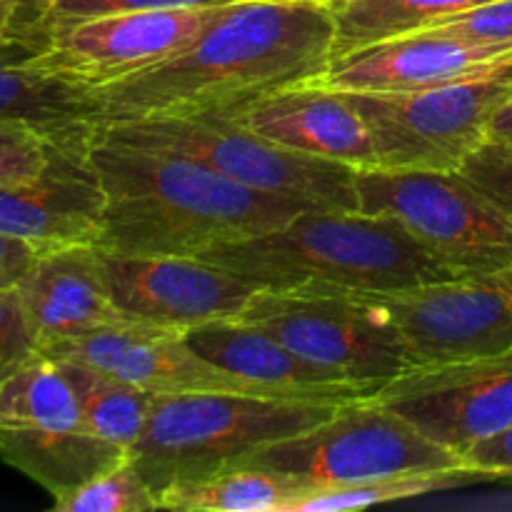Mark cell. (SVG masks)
I'll list each match as a JSON object with an SVG mask.
<instances>
[{"mask_svg":"<svg viewBox=\"0 0 512 512\" xmlns=\"http://www.w3.org/2000/svg\"><path fill=\"white\" fill-rule=\"evenodd\" d=\"M325 0H233L180 55L90 90L100 125L235 113L265 95L323 80L335 53Z\"/></svg>","mask_w":512,"mask_h":512,"instance_id":"obj_1","label":"cell"},{"mask_svg":"<svg viewBox=\"0 0 512 512\" xmlns=\"http://www.w3.org/2000/svg\"><path fill=\"white\" fill-rule=\"evenodd\" d=\"M90 160L105 190L93 243L103 253L198 258L215 245L263 235L303 210H318L250 190L178 155L93 138Z\"/></svg>","mask_w":512,"mask_h":512,"instance_id":"obj_2","label":"cell"},{"mask_svg":"<svg viewBox=\"0 0 512 512\" xmlns=\"http://www.w3.org/2000/svg\"><path fill=\"white\" fill-rule=\"evenodd\" d=\"M255 290L303 295H393L460 278L388 215L303 210L280 228L198 255Z\"/></svg>","mask_w":512,"mask_h":512,"instance_id":"obj_3","label":"cell"},{"mask_svg":"<svg viewBox=\"0 0 512 512\" xmlns=\"http://www.w3.org/2000/svg\"><path fill=\"white\" fill-rule=\"evenodd\" d=\"M335 410L338 405L240 393L155 395L130 463L160 500L173 485L243 463L265 445L315 428Z\"/></svg>","mask_w":512,"mask_h":512,"instance_id":"obj_4","label":"cell"},{"mask_svg":"<svg viewBox=\"0 0 512 512\" xmlns=\"http://www.w3.org/2000/svg\"><path fill=\"white\" fill-rule=\"evenodd\" d=\"M93 138L195 160L245 188L310 208L360 210L358 168L270 143L225 113L123 120L100 125Z\"/></svg>","mask_w":512,"mask_h":512,"instance_id":"obj_5","label":"cell"},{"mask_svg":"<svg viewBox=\"0 0 512 512\" xmlns=\"http://www.w3.org/2000/svg\"><path fill=\"white\" fill-rule=\"evenodd\" d=\"M238 465H260L285 475L305 495L395 475L468 473L458 453L373 398L338 405L320 425L265 445Z\"/></svg>","mask_w":512,"mask_h":512,"instance_id":"obj_6","label":"cell"},{"mask_svg":"<svg viewBox=\"0 0 512 512\" xmlns=\"http://www.w3.org/2000/svg\"><path fill=\"white\" fill-rule=\"evenodd\" d=\"M512 95V55L500 65L410 93H345L373 138L378 168L460 170L488 140Z\"/></svg>","mask_w":512,"mask_h":512,"instance_id":"obj_7","label":"cell"},{"mask_svg":"<svg viewBox=\"0 0 512 512\" xmlns=\"http://www.w3.org/2000/svg\"><path fill=\"white\" fill-rule=\"evenodd\" d=\"M360 213L400 220L465 275L512 268V220L460 170H358Z\"/></svg>","mask_w":512,"mask_h":512,"instance_id":"obj_8","label":"cell"},{"mask_svg":"<svg viewBox=\"0 0 512 512\" xmlns=\"http://www.w3.org/2000/svg\"><path fill=\"white\" fill-rule=\"evenodd\" d=\"M240 320L258 325L298 358L348 383L380 388L418 368L408 340L378 295L255 290Z\"/></svg>","mask_w":512,"mask_h":512,"instance_id":"obj_9","label":"cell"},{"mask_svg":"<svg viewBox=\"0 0 512 512\" xmlns=\"http://www.w3.org/2000/svg\"><path fill=\"white\" fill-rule=\"evenodd\" d=\"M218 8L143 10L55 25L30 58L83 88H105L183 53L213 23Z\"/></svg>","mask_w":512,"mask_h":512,"instance_id":"obj_10","label":"cell"},{"mask_svg":"<svg viewBox=\"0 0 512 512\" xmlns=\"http://www.w3.org/2000/svg\"><path fill=\"white\" fill-rule=\"evenodd\" d=\"M373 400L463 458L512 428V350L423 365L390 380Z\"/></svg>","mask_w":512,"mask_h":512,"instance_id":"obj_11","label":"cell"},{"mask_svg":"<svg viewBox=\"0 0 512 512\" xmlns=\"http://www.w3.org/2000/svg\"><path fill=\"white\" fill-rule=\"evenodd\" d=\"M418 368L512 350V268L380 295Z\"/></svg>","mask_w":512,"mask_h":512,"instance_id":"obj_12","label":"cell"},{"mask_svg":"<svg viewBox=\"0 0 512 512\" xmlns=\"http://www.w3.org/2000/svg\"><path fill=\"white\" fill-rule=\"evenodd\" d=\"M110 298L133 323L185 330L238 318L253 285L220 265L175 255H113L100 250Z\"/></svg>","mask_w":512,"mask_h":512,"instance_id":"obj_13","label":"cell"},{"mask_svg":"<svg viewBox=\"0 0 512 512\" xmlns=\"http://www.w3.org/2000/svg\"><path fill=\"white\" fill-rule=\"evenodd\" d=\"M40 353L90 365L153 395L240 393L273 398L260 385L238 378L195 353L180 330L145 323L110 325L83 338L48 345Z\"/></svg>","mask_w":512,"mask_h":512,"instance_id":"obj_14","label":"cell"},{"mask_svg":"<svg viewBox=\"0 0 512 512\" xmlns=\"http://www.w3.org/2000/svg\"><path fill=\"white\" fill-rule=\"evenodd\" d=\"M103 208L105 190L90 160V145H53L38 178L0 185V233L40 248L95 243Z\"/></svg>","mask_w":512,"mask_h":512,"instance_id":"obj_15","label":"cell"},{"mask_svg":"<svg viewBox=\"0 0 512 512\" xmlns=\"http://www.w3.org/2000/svg\"><path fill=\"white\" fill-rule=\"evenodd\" d=\"M510 48L453 38L435 28L393 35L333 58L323 85L343 93H410L500 65Z\"/></svg>","mask_w":512,"mask_h":512,"instance_id":"obj_16","label":"cell"},{"mask_svg":"<svg viewBox=\"0 0 512 512\" xmlns=\"http://www.w3.org/2000/svg\"><path fill=\"white\" fill-rule=\"evenodd\" d=\"M260 138L295 153L335 160L353 168H378L373 138L343 90L315 83L265 95L235 113H225Z\"/></svg>","mask_w":512,"mask_h":512,"instance_id":"obj_17","label":"cell"},{"mask_svg":"<svg viewBox=\"0 0 512 512\" xmlns=\"http://www.w3.org/2000/svg\"><path fill=\"white\" fill-rule=\"evenodd\" d=\"M185 343L218 368L250 380L280 400L345 405L378 395V388L335 378L298 358L280 340L240 318L210 320L183 333Z\"/></svg>","mask_w":512,"mask_h":512,"instance_id":"obj_18","label":"cell"},{"mask_svg":"<svg viewBox=\"0 0 512 512\" xmlns=\"http://www.w3.org/2000/svg\"><path fill=\"white\" fill-rule=\"evenodd\" d=\"M15 293L40 350L110 325L133 323L110 298L100 250L93 243L43 250Z\"/></svg>","mask_w":512,"mask_h":512,"instance_id":"obj_19","label":"cell"},{"mask_svg":"<svg viewBox=\"0 0 512 512\" xmlns=\"http://www.w3.org/2000/svg\"><path fill=\"white\" fill-rule=\"evenodd\" d=\"M40 45L0 50V123L38 130L55 145L88 148L93 143L95 103L88 88L33 63Z\"/></svg>","mask_w":512,"mask_h":512,"instance_id":"obj_20","label":"cell"},{"mask_svg":"<svg viewBox=\"0 0 512 512\" xmlns=\"http://www.w3.org/2000/svg\"><path fill=\"white\" fill-rule=\"evenodd\" d=\"M305 495L298 483L260 465H230L200 480H185L160 495V510L175 512H293Z\"/></svg>","mask_w":512,"mask_h":512,"instance_id":"obj_21","label":"cell"},{"mask_svg":"<svg viewBox=\"0 0 512 512\" xmlns=\"http://www.w3.org/2000/svg\"><path fill=\"white\" fill-rule=\"evenodd\" d=\"M80 400L85 428L100 440L128 450L148 425L155 395L83 363L58 360Z\"/></svg>","mask_w":512,"mask_h":512,"instance_id":"obj_22","label":"cell"},{"mask_svg":"<svg viewBox=\"0 0 512 512\" xmlns=\"http://www.w3.org/2000/svg\"><path fill=\"white\" fill-rule=\"evenodd\" d=\"M493 0H350L333 8L335 13V53L365 48L393 35L433 28L440 20L468 13Z\"/></svg>","mask_w":512,"mask_h":512,"instance_id":"obj_23","label":"cell"},{"mask_svg":"<svg viewBox=\"0 0 512 512\" xmlns=\"http://www.w3.org/2000/svg\"><path fill=\"white\" fill-rule=\"evenodd\" d=\"M475 478L470 473H423V475H395V478L373 480V483L348 485V488L318 490L308 493L293 505V512H338L358 510L368 505L390 503V500L415 498V495L433 493V490L460 485Z\"/></svg>","mask_w":512,"mask_h":512,"instance_id":"obj_24","label":"cell"},{"mask_svg":"<svg viewBox=\"0 0 512 512\" xmlns=\"http://www.w3.org/2000/svg\"><path fill=\"white\" fill-rule=\"evenodd\" d=\"M55 512H148L160 510L158 495L130 460L88 480L80 488L53 498Z\"/></svg>","mask_w":512,"mask_h":512,"instance_id":"obj_25","label":"cell"},{"mask_svg":"<svg viewBox=\"0 0 512 512\" xmlns=\"http://www.w3.org/2000/svg\"><path fill=\"white\" fill-rule=\"evenodd\" d=\"M225 3H233V0H45L43 18H40V35L45 40V30L55 28V25L108 18V15L165 8H210V5Z\"/></svg>","mask_w":512,"mask_h":512,"instance_id":"obj_26","label":"cell"},{"mask_svg":"<svg viewBox=\"0 0 512 512\" xmlns=\"http://www.w3.org/2000/svg\"><path fill=\"white\" fill-rule=\"evenodd\" d=\"M53 145L28 125L0 123V185L38 178L48 165Z\"/></svg>","mask_w":512,"mask_h":512,"instance_id":"obj_27","label":"cell"},{"mask_svg":"<svg viewBox=\"0 0 512 512\" xmlns=\"http://www.w3.org/2000/svg\"><path fill=\"white\" fill-rule=\"evenodd\" d=\"M433 28L468 43L500 45L512 50V0H493L468 13L440 20Z\"/></svg>","mask_w":512,"mask_h":512,"instance_id":"obj_28","label":"cell"},{"mask_svg":"<svg viewBox=\"0 0 512 512\" xmlns=\"http://www.w3.org/2000/svg\"><path fill=\"white\" fill-rule=\"evenodd\" d=\"M460 173L512 220V150L485 140L465 160Z\"/></svg>","mask_w":512,"mask_h":512,"instance_id":"obj_29","label":"cell"},{"mask_svg":"<svg viewBox=\"0 0 512 512\" xmlns=\"http://www.w3.org/2000/svg\"><path fill=\"white\" fill-rule=\"evenodd\" d=\"M40 350L15 290L0 288V383Z\"/></svg>","mask_w":512,"mask_h":512,"instance_id":"obj_30","label":"cell"},{"mask_svg":"<svg viewBox=\"0 0 512 512\" xmlns=\"http://www.w3.org/2000/svg\"><path fill=\"white\" fill-rule=\"evenodd\" d=\"M43 0H0V50L13 45H43Z\"/></svg>","mask_w":512,"mask_h":512,"instance_id":"obj_31","label":"cell"},{"mask_svg":"<svg viewBox=\"0 0 512 512\" xmlns=\"http://www.w3.org/2000/svg\"><path fill=\"white\" fill-rule=\"evenodd\" d=\"M463 465L475 478L512 480V428L475 443L463 455Z\"/></svg>","mask_w":512,"mask_h":512,"instance_id":"obj_32","label":"cell"},{"mask_svg":"<svg viewBox=\"0 0 512 512\" xmlns=\"http://www.w3.org/2000/svg\"><path fill=\"white\" fill-rule=\"evenodd\" d=\"M43 250L48 248H40V245L28 243V240H20L8 233H0V288L3 290L18 288Z\"/></svg>","mask_w":512,"mask_h":512,"instance_id":"obj_33","label":"cell"},{"mask_svg":"<svg viewBox=\"0 0 512 512\" xmlns=\"http://www.w3.org/2000/svg\"><path fill=\"white\" fill-rule=\"evenodd\" d=\"M488 140L512 150V95L495 110L493 120H490L488 125Z\"/></svg>","mask_w":512,"mask_h":512,"instance_id":"obj_34","label":"cell"},{"mask_svg":"<svg viewBox=\"0 0 512 512\" xmlns=\"http://www.w3.org/2000/svg\"><path fill=\"white\" fill-rule=\"evenodd\" d=\"M345 3H350V0H328L330 8H340V5H345Z\"/></svg>","mask_w":512,"mask_h":512,"instance_id":"obj_35","label":"cell"},{"mask_svg":"<svg viewBox=\"0 0 512 512\" xmlns=\"http://www.w3.org/2000/svg\"><path fill=\"white\" fill-rule=\"evenodd\" d=\"M43 8H45V0H43Z\"/></svg>","mask_w":512,"mask_h":512,"instance_id":"obj_36","label":"cell"},{"mask_svg":"<svg viewBox=\"0 0 512 512\" xmlns=\"http://www.w3.org/2000/svg\"><path fill=\"white\" fill-rule=\"evenodd\" d=\"M325 3H328V0H325Z\"/></svg>","mask_w":512,"mask_h":512,"instance_id":"obj_37","label":"cell"}]
</instances>
